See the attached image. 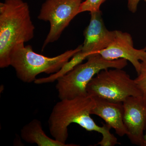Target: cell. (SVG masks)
Returning <instances> with one entry per match:
<instances>
[{"instance_id":"1","label":"cell","mask_w":146,"mask_h":146,"mask_svg":"<svg viewBox=\"0 0 146 146\" xmlns=\"http://www.w3.org/2000/svg\"><path fill=\"white\" fill-rule=\"evenodd\" d=\"M60 100L54 106L49 118L50 133L54 139L65 143L68 138V127L75 123L86 131L102 134V140L97 145L114 146L119 144L117 138L110 132V126L103 123L100 126L91 117V111L95 106L92 97L87 96Z\"/></svg>"},{"instance_id":"2","label":"cell","mask_w":146,"mask_h":146,"mask_svg":"<svg viewBox=\"0 0 146 146\" xmlns=\"http://www.w3.org/2000/svg\"><path fill=\"white\" fill-rule=\"evenodd\" d=\"M35 27L27 3L23 0H5L0 3V68L10 66L13 47L34 36Z\"/></svg>"},{"instance_id":"3","label":"cell","mask_w":146,"mask_h":146,"mask_svg":"<svg viewBox=\"0 0 146 146\" xmlns=\"http://www.w3.org/2000/svg\"><path fill=\"white\" fill-rule=\"evenodd\" d=\"M82 45L74 50H68L57 56L48 57L33 51L30 45L21 42L13 47L11 52L10 63L20 80L31 83L35 81L39 74L57 72L76 53L80 51Z\"/></svg>"},{"instance_id":"4","label":"cell","mask_w":146,"mask_h":146,"mask_svg":"<svg viewBox=\"0 0 146 146\" xmlns=\"http://www.w3.org/2000/svg\"><path fill=\"white\" fill-rule=\"evenodd\" d=\"M87 59L57 80L56 88L60 100L88 96L87 85L98 73L109 68L123 69L127 65L125 59L107 60L99 53L91 55Z\"/></svg>"},{"instance_id":"5","label":"cell","mask_w":146,"mask_h":146,"mask_svg":"<svg viewBox=\"0 0 146 146\" xmlns=\"http://www.w3.org/2000/svg\"><path fill=\"white\" fill-rule=\"evenodd\" d=\"M87 95L123 103L130 96H142L134 80L123 69L103 70L92 78L86 87Z\"/></svg>"},{"instance_id":"6","label":"cell","mask_w":146,"mask_h":146,"mask_svg":"<svg viewBox=\"0 0 146 146\" xmlns=\"http://www.w3.org/2000/svg\"><path fill=\"white\" fill-rule=\"evenodd\" d=\"M82 0H46L42 4L38 18L48 21L49 32L44 42L42 50L50 43L57 41L71 21L79 13Z\"/></svg>"},{"instance_id":"7","label":"cell","mask_w":146,"mask_h":146,"mask_svg":"<svg viewBox=\"0 0 146 146\" xmlns=\"http://www.w3.org/2000/svg\"><path fill=\"white\" fill-rule=\"evenodd\" d=\"M124 124L131 143L143 146L146 128V98L128 97L123 102Z\"/></svg>"},{"instance_id":"8","label":"cell","mask_w":146,"mask_h":146,"mask_svg":"<svg viewBox=\"0 0 146 146\" xmlns=\"http://www.w3.org/2000/svg\"><path fill=\"white\" fill-rule=\"evenodd\" d=\"M98 53L106 60L124 59L129 61L138 74L141 62L146 61V46L141 49L135 48L131 35L120 31L116 30L115 38L111 44Z\"/></svg>"},{"instance_id":"9","label":"cell","mask_w":146,"mask_h":146,"mask_svg":"<svg viewBox=\"0 0 146 146\" xmlns=\"http://www.w3.org/2000/svg\"><path fill=\"white\" fill-rule=\"evenodd\" d=\"M90 23L84 32L81 51L91 55L108 47L115 38L116 30L110 31L106 27L101 11L90 12Z\"/></svg>"},{"instance_id":"10","label":"cell","mask_w":146,"mask_h":146,"mask_svg":"<svg viewBox=\"0 0 146 146\" xmlns=\"http://www.w3.org/2000/svg\"><path fill=\"white\" fill-rule=\"evenodd\" d=\"M95 106L91 115L98 116L115 130L119 136L127 135V131L124 124L123 103L116 102L98 97H91Z\"/></svg>"},{"instance_id":"11","label":"cell","mask_w":146,"mask_h":146,"mask_svg":"<svg viewBox=\"0 0 146 146\" xmlns=\"http://www.w3.org/2000/svg\"><path fill=\"white\" fill-rule=\"evenodd\" d=\"M22 139L26 142L39 146H76L73 144L63 143L47 136L43 130L42 123L34 119L24 126L21 130Z\"/></svg>"},{"instance_id":"12","label":"cell","mask_w":146,"mask_h":146,"mask_svg":"<svg viewBox=\"0 0 146 146\" xmlns=\"http://www.w3.org/2000/svg\"><path fill=\"white\" fill-rule=\"evenodd\" d=\"M90 55L82 52L81 51L74 55L68 62L65 63L63 67L57 72L52 74L49 76L43 78L36 79L35 83L36 84L50 83L57 80L58 78L65 75L70 72L75 67L80 64L85 59H87Z\"/></svg>"},{"instance_id":"13","label":"cell","mask_w":146,"mask_h":146,"mask_svg":"<svg viewBox=\"0 0 146 146\" xmlns=\"http://www.w3.org/2000/svg\"><path fill=\"white\" fill-rule=\"evenodd\" d=\"M134 80L142 96L146 98V61L141 62L140 72Z\"/></svg>"},{"instance_id":"14","label":"cell","mask_w":146,"mask_h":146,"mask_svg":"<svg viewBox=\"0 0 146 146\" xmlns=\"http://www.w3.org/2000/svg\"><path fill=\"white\" fill-rule=\"evenodd\" d=\"M106 0H85L80 7L79 13L85 11L90 12L100 11V7Z\"/></svg>"},{"instance_id":"15","label":"cell","mask_w":146,"mask_h":146,"mask_svg":"<svg viewBox=\"0 0 146 146\" xmlns=\"http://www.w3.org/2000/svg\"><path fill=\"white\" fill-rule=\"evenodd\" d=\"M141 0H128L127 7L129 10L132 13L137 11V7L139 2ZM146 2V0H144Z\"/></svg>"},{"instance_id":"16","label":"cell","mask_w":146,"mask_h":146,"mask_svg":"<svg viewBox=\"0 0 146 146\" xmlns=\"http://www.w3.org/2000/svg\"><path fill=\"white\" fill-rule=\"evenodd\" d=\"M145 131V133L144 134V142L143 146H146V128Z\"/></svg>"}]
</instances>
